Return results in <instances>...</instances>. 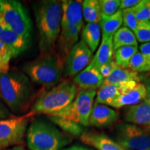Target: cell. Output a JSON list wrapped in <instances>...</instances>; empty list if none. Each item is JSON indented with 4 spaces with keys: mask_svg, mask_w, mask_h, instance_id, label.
I'll return each mask as SVG.
<instances>
[{
    "mask_svg": "<svg viewBox=\"0 0 150 150\" xmlns=\"http://www.w3.org/2000/svg\"><path fill=\"white\" fill-rule=\"evenodd\" d=\"M61 2L62 7L61 30L83 25L82 1L64 0Z\"/></svg>",
    "mask_w": 150,
    "mask_h": 150,
    "instance_id": "11",
    "label": "cell"
},
{
    "mask_svg": "<svg viewBox=\"0 0 150 150\" xmlns=\"http://www.w3.org/2000/svg\"><path fill=\"white\" fill-rule=\"evenodd\" d=\"M3 29H2V27H1V25H0V32H1V30H2Z\"/></svg>",
    "mask_w": 150,
    "mask_h": 150,
    "instance_id": "43",
    "label": "cell"
},
{
    "mask_svg": "<svg viewBox=\"0 0 150 150\" xmlns=\"http://www.w3.org/2000/svg\"><path fill=\"white\" fill-rule=\"evenodd\" d=\"M125 120L145 129H150V105L143 100L139 104L129 106L126 109Z\"/></svg>",
    "mask_w": 150,
    "mask_h": 150,
    "instance_id": "15",
    "label": "cell"
},
{
    "mask_svg": "<svg viewBox=\"0 0 150 150\" xmlns=\"http://www.w3.org/2000/svg\"><path fill=\"white\" fill-rule=\"evenodd\" d=\"M140 1V0H121L120 10L122 11L125 9L134 8Z\"/></svg>",
    "mask_w": 150,
    "mask_h": 150,
    "instance_id": "35",
    "label": "cell"
},
{
    "mask_svg": "<svg viewBox=\"0 0 150 150\" xmlns=\"http://www.w3.org/2000/svg\"><path fill=\"white\" fill-rule=\"evenodd\" d=\"M115 142L132 150H150V129L131 123H120L115 127Z\"/></svg>",
    "mask_w": 150,
    "mask_h": 150,
    "instance_id": "8",
    "label": "cell"
},
{
    "mask_svg": "<svg viewBox=\"0 0 150 150\" xmlns=\"http://www.w3.org/2000/svg\"><path fill=\"white\" fill-rule=\"evenodd\" d=\"M139 82L130 81L120 85H102L96 94V102L99 104L108 105L116 97L131 89Z\"/></svg>",
    "mask_w": 150,
    "mask_h": 150,
    "instance_id": "18",
    "label": "cell"
},
{
    "mask_svg": "<svg viewBox=\"0 0 150 150\" xmlns=\"http://www.w3.org/2000/svg\"><path fill=\"white\" fill-rule=\"evenodd\" d=\"M31 93L32 88L26 74L13 70L0 74V96L13 112L22 110Z\"/></svg>",
    "mask_w": 150,
    "mask_h": 150,
    "instance_id": "2",
    "label": "cell"
},
{
    "mask_svg": "<svg viewBox=\"0 0 150 150\" xmlns=\"http://www.w3.org/2000/svg\"><path fill=\"white\" fill-rule=\"evenodd\" d=\"M65 62L55 52L41 54L36 59L26 63L24 72L34 83L50 89L60 83Z\"/></svg>",
    "mask_w": 150,
    "mask_h": 150,
    "instance_id": "4",
    "label": "cell"
},
{
    "mask_svg": "<svg viewBox=\"0 0 150 150\" xmlns=\"http://www.w3.org/2000/svg\"><path fill=\"white\" fill-rule=\"evenodd\" d=\"M80 138L81 140L86 145L98 150H124L117 142L102 133L84 131Z\"/></svg>",
    "mask_w": 150,
    "mask_h": 150,
    "instance_id": "16",
    "label": "cell"
},
{
    "mask_svg": "<svg viewBox=\"0 0 150 150\" xmlns=\"http://www.w3.org/2000/svg\"><path fill=\"white\" fill-rule=\"evenodd\" d=\"M147 59L140 52H138L132 56L129 61L128 68L135 72H144L146 70Z\"/></svg>",
    "mask_w": 150,
    "mask_h": 150,
    "instance_id": "30",
    "label": "cell"
},
{
    "mask_svg": "<svg viewBox=\"0 0 150 150\" xmlns=\"http://www.w3.org/2000/svg\"><path fill=\"white\" fill-rule=\"evenodd\" d=\"M99 27L102 30V38L113 35L121 26L122 25V13L121 10L111 16H101L100 21L99 22Z\"/></svg>",
    "mask_w": 150,
    "mask_h": 150,
    "instance_id": "22",
    "label": "cell"
},
{
    "mask_svg": "<svg viewBox=\"0 0 150 150\" xmlns=\"http://www.w3.org/2000/svg\"><path fill=\"white\" fill-rule=\"evenodd\" d=\"M93 54L87 45L81 40L72 48L65 61V76H76L91 63Z\"/></svg>",
    "mask_w": 150,
    "mask_h": 150,
    "instance_id": "10",
    "label": "cell"
},
{
    "mask_svg": "<svg viewBox=\"0 0 150 150\" xmlns=\"http://www.w3.org/2000/svg\"><path fill=\"white\" fill-rule=\"evenodd\" d=\"M147 94L145 86L142 83H137L134 87L125 92L110 102L108 106L112 108H120L138 104L145 100Z\"/></svg>",
    "mask_w": 150,
    "mask_h": 150,
    "instance_id": "14",
    "label": "cell"
},
{
    "mask_svg": "<svg viewBox=\"0 0 150 150\" xmlns=\"http://www.w3.org/2000/svg\"><path fill=\"white\" fill-rule=\"evenodd\" d=\"M12 58L10 50L0 41V74L10 70V62Z\"/></svg>",
    "mask_w": 150,
    "mask_h": 150,
    "instance_id": "31",
    "label": "cell"
},
{
    "mask_svg": "<svg viewBox=\"0 0 150 150\" xmlns=\"http://www.w3.org/2000/svg\"><path fill=\"white\" fill-rule=\"evenodd\" d=\"M112 36L102 38V43L92 60L91 63L99 69L102 65L106 64L112 61L114 55L113 45H112Z\"/></svg>",
    "mask_w": 150,
    "mask_h": 150,
    "instance_id": "21",
    "label": "cell"
},
{
    "mask_svg": "<svg viewBox=\"0 0 150 150\" xmlns=\"http://www.w3.org/2000/svg\"><path fill=\"white\" fill-rule=\"evenodd\" d=\"M135 36L138 42L146 43L150 42V20L138 22L136 30Z\"/></svg>",
    "mask_w": 150,
    "mask_h": 150,
    "instance_id": "29",
    "label": "cell"
},
{
    "mask_svg": "<svg viewBox=\"0 0 150 150\" xmlns=\"http://www.w3.org/2000/svg\"><path fill=\"white\" fill-rule=\"evenodd\" d=\"M83 18L88 23H98L100 21L101 14L98 1L85 0L82 1Z\"/></svg>",
    "mask_w": 150,
    "mask_h": 150,
    "instance_id": "26",
    "label": "cell"
},
{
    "mask_svg": "<svg viewBox=\"0 0 150 150\" xmlns=\"http://www.w3.org/2000/svg\"><path fill=\"white\" fill-rule=\"evenodd\" d=\"M96 94L95 90L81 89L70 104L52 116L69 120L83 127L88 126L90 115Z\"/></svg>",
    "mask_w": 150,
    "mask_h": 150,
    "instance_id": "7",
    "label": "cell"
},
{
    "mask_svg": "<svg viewBox=\"0 0 150 150\" xmlns=\"http://www.w3.org/2000/svg\"><path fill=\"white\" fill-rule=\"evenodd\" d=\"M124 150H132V149H127V148H123Z\"/></svg>",
    "mask_w": 150,
    "mask_h": 150,
    "instance_id": "42",
    "label": "cell"
},
{
    "mask_svg": "<svg viewBox=\"0 0 150 150\" xmlns=\"http://www.w3.org/2000/svg\"><path fill=\"white\" fill-rule=\"evenodd\" d=\"M119 114L115 110L104 104L94 103L89 118V125L104 128L115 122Z\"/></svg>",
    "mask_w": 150,
    "mask_h": 150,
    "instance_id": "12",
    "label": "cell"
},
{
    "mask_svg": "<svg viewBox=\"0 0 150 150\" xmlns=\"http://www.w3.org/2000/svg\"><path fill=\"white\" fill-rule=\"evenodd\" d=\"M48 117L54 125L58 126L62 131L70 136L81 137L83 134V127L79 124L69 120L63 119V118L54 117V116H48Z\"/></svg>",
    "mask_w": 150,
    "mask_h": 150,
    "instance_id": "25",
    "label": "cell"
},
{
    "mask_svg": "<svg viewBox=\"0 0 150 150\" xmlns=\"http://www.w3.org/2000/svg\"><path fill=\"white\" fill-rule=\"evenodd\" d=\"M140 52L145 58L149 59L150 58V42L146 43H142L139 46Z\"/></svg>",
    "mask_w": 150,
    "mask_h": 150,
    "instance_id": "37",
    "label": "cell"
},
{
    "mask_svg": "<svg viewBox=\"0 0 150 150\" xmlns=\"http://www.w3.org/2000/svg\"><path fill=\"white\" fill-rule=\"evenodd\" d=\"M31 113L21 116H13L0 120V150L18 146L23 142L29 125Z\"/></svg>",
    "mask_w": 150,
    "mask_h": 150,
    "instance_id": "9",
    "label": "cell"
},
{
    "mask_svg": "<svg viewBox=\"0 0 150 150\" xmlns=\"http://www.w3.org/2000/svg\"><path fill=\"white\" fill-rule=\"evenodd\" d=\"M11 117H13V116L11 115L10 110H9L8 108L0 102V120L8 119V118H10Z\"/></svg>",
    "mask_w": 150,
    "mask_h": 150,
    "instance_id": "36",
    "label": "cell"
},
{
    "mask_svg": "<svg viewBox=\"0 0 150 150\" xmlns=\"http://www.w3.org/2000/svg\"><path fill=\"white\" fill-rule=\"evenodd\" d=\"M41 54L54 52L61 32L62 7L61 1L42 0L33 2Z\"/></svg>",
    "mask_w": 150,
    "mask_h": 150,
    "instance_id": "1",
    "label": "cell"
},
{
    "mask_svg": "<svg viewBox=\"0 0 150 150\" xmlns=\"http://www.w3.org/2000/svg\"><path fill=\"white\" fill-rule=\"evenodd\" d=\"M29 150H62L71 141L70 138L45 120L36 118L30 123L26 132Z\"/></svg>",
    "mask_w": 150,
    "mask_h": 150,
    "instance_id": "3",
    "label": "cell"
},
{
    "mask_svg": "<svg viewBox=\"0 0 150 150\" xmlns=\"http://www.w3.org/2000/svg\"><path fill=\"white\" fill-rule=\"evenodd\" d=\"M144 85L145 86L146 90H147V94H146L145 100L150 105V80H145Z\"/></svg>",
    "mask_w": 150,
    "mask_h": 150,
    "instance_id": "38",
    "label": "cell"
},
{
    "mask_svg": "<svg viewBox=\"0 0 150 150\" xmlns=\"http://www.w3.org/2000/svg\"><path fill=\"white\" fill-rule=\"evenodd\" d=\"M133 9L138 22L150 20V0H140Z\"/></svg>",
    "mask_w": 150,
    "mask_h": 150,
    "instance_id": "28",
    "label": "cell"
},
{
    "mask_svg": "<svg viewBox=\"0 0 150 150\" xmlns=\"http://www.w3.org/2000/svg\"><path fill=\"white\" fill-rule=\"evenodd\" d=\"M83 25H79L77 27L70 29L61 30L59 38L57 40L58 54L60 58L65 61L66 57L72 48L79 41V35Z\"/></svg>",
    "mask_w": 150,
    "mask_h": 150,
    "instance_id": "17",
    "label": "cell"
},
{
    "mask_svg": "<svg viewBox=\"0 0 150 150\" xmlns=\"http://www.w3.org/2000/svg\"><path fill=\"white\" fill-rule=\"evenodd\" d=\"M104 78L99 72V69L90 64L74 76L73 82L81 89L95 90L99 88L103 85Z\"/></svg>",
    "mask_w": 150,
    "mask_h": 150,
    "instance_id": "13",
    "label": "cell"
},
{
    "mask_svg": "<svg viewBox=\"0 0 150 150\" xmlns=\"http://www.w3.org/2000/svg\"><path fill=\"white\" fill-rule=\"evenodd\" d=\"M140 80L138 73L116 65L110 74L104 79L103 85H120L130 81L140 82Z\"/></svg>",
    "mask_w": 150,
    "mask_h": 150,
    "instance_id": "20",
    "label": "cell"
},
{
    "mask_svg": "<svg viewBox=\"0 0 150 150\" xmlns=\"http://www.w3.org/2000/svg\"><path fill=\"white\" fill-rule=\"evenodd\" d=\"M112 45L114 52L122 47H138V41L134 33L128 28L122 27L120 28L112 36Z\"/></svg>",
    "mask_w": 150,
    "mask_h": 150,
    "instance_id": "24",
    "label": "cell"
},
{
    "mask_svg": "<svg viewBox=\"0 0 150 150\" xmlns=\"http://www.w3.org/2000/svg\"><path fill=\"white\" fill-rule=\"evenodd\" d=\"M145 72H150V58L147 59V67H146Z\"/></svg>",
    "mask_w": 150,
    "mask_h": 150,
    "instance_id": "41",
    "label": "cell"
},
{
    "mask_svg": "<svg viewBox=\"0 0 150 150\" xmlns=\"http://www.w3.org/2000/svg\"><path fill=\"white\" fill-rule=\"evenodd\" d=\"M0 41L8 47L13 58H16L29 47V42L8 29H3L0 32Z\"/></svg>",
    "mask_w": 150,
    "mask_h": 150,
    "instance_id": "19",
    "label": "cell"
},
{
    "mask_svg": "<svg viewBox=\"0 0 150 150\" xmlns=\"http://www.w3.org/2000/svg\"><path fill=\"white\" fill-rule=\"evenodd\" d=\"M81 40L87 45L91 52L96 51L101 39V29L98 23H88L83 28Z\"/></svg>",
    "mask_w": 150,
    "mask_h": 150,
    "instance_id": "23",
    "label": "cell"
},
{
    "mask_svg": "<svg viewBox=\"0 0 150 150\" xmlns=\"http://www.w3.org/2000/svg\"><path fill=\"white\" fill-rule=\"evenodd\" d=\"M122 24L124 27L128 28L131 31L134 32L137 26H138V20L135 16L134 11L133 8L125 9L122 11Z\"/></svg>",
    "mask_w": 150,
    "mask_h": 150,
    "instance_id": "33",
    "label": "cell"
},
{
    "mask_svg": "<svg viewBox=\"0 0 150 150\" xmlns=\"http://www.w3.org/2000/svg\"><path fill=\"white\" fill-rule=\"evenodd\" d=\"M77 93V86L74 82L63 81L52 88L42 92L35 101L30 113L32 115H53L70 104Z\"/></svg>",
    "mask_w": 150,
    "mask_h": 150,
    "instance_id": "5",
    "label": "cell"
},
{
    "mask_svg": "<svg viewBox=\"0 0 150 150\" xmlns=\"http://www.w3.org/2000/svg\"><path fill=\"white\" fill-rule=\"evenodd\" d=\"M116 65L114 60H112L109 63H106V64L102 65V66L99 67V71L100 72V74H102V76L104 78V79L110 74V72H112V69L114 68Z\"/></svg>",
    "mask_w": 150,
    "mask_h": 150,
    "instance_id": "34",
    "label": "cell"
},
{
    "mask_svg": "<svg viewBox=\"0 0 150 150\" xmlns=\"http://www.w3.org/2000/svg\"><path fill=\"white\" fill-rule=\"evenodd\" d=\"M0 25L30 42L32 23L27 8L16 0H0Z\"/></svg>",
    "mask_w": 150,
    "mask_h": 150,
    "instance_id": "6",
    "label": "cell"
},
{
    "mask_svg": "<svg viewBox=\"0 0 150 150\" xmlns=\"http://www.w3.org/2000/svg\"><path fill=\"white\" fill-rule=\"evenodd\" d=\"M62 150H90L87 148H85L81 146H78V145H74L71 146V147L68 148H65V149H63Z\"/></svg>",
    "mask_w": 150,
    "mask_h": 150,
    "instance_id": "39",
    "label": "cell"
},
{
    "mask_svg": "<svg viewBox=\"0 0 150 150\" xmlns=\"http://www.w3.org/2000/svg\"><path fill=\"white\" fill-rule=\"evenodd\" d=\"M8 150H27L26 149H24V147H21V146H15L11 149H9Z\"/></svg>",
    "mask_w": 150,
    "mask_h": 150,
    "instance_id": "40",
    "label": "cell"
},
{
    "mask_svg": "<svg viewBox=\"0 0 150 150\" xmlns=\"http://www.w3.org/2000/svg\"><path fill=\"white\" fill-rule=\"evenodd\" d=\"M98 4L101 14L111 16L120 10V0H99Z\"/></svg>",
    "mask_w": 150,
    "mask_h": 150,
    "instance_id": "32",
    "label": "cell"
},
{
    "mask_svg": "<svg viewBox=\"0 0 150 150\" xmlns=\"http://www.w3.org/2000/svg\"><path fill=\"white\" fill-rule=\"evenodd\" d=\"M138 52V47H122L114 52V61L117 66L123 68H128L131 59Z\"/></svg>",
    "mask_w": 150,
    "mask_h": 150,
    "instance_id": "27",
    "label": "cell"
}]
</instances>
